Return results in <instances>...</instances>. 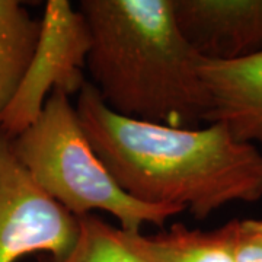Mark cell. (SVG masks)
I'll return each mask as SVG.
<instances>
[{
  "instance_id": "cell-8",
  "label": "cell",
  "mask_w": 262,
  "mask_h": 262,
  "mask_svg": "<svg viewBox=\"0 0 262 262\" xmlns=\"http://www.w3.org/2000/svg\"><path fill=\"white\" fill-rule=\"evenodd\" d=\"M124 239L149 262H234L233 223L214 230L175 223L166 232H124Z\"/></svg>"
},
{
  "instance_id": "cell-7",
  "label": "cell",
  "mask_w": 262,
  "mask_h": 262,
  "mask_svg": "<svg viewBox=\"0 0 262 262\" xmlns=\"http://www.w3.org/2000/svg\"><path fill=\"white\" fill-rule=\"evenodd\" d=\"M200 76L208 96V124H223L237 140L262 150V50L234 61H207Z\"/></svg>"
},
{
  "instance_id": "cell-10",
  "label": "cell",
  "mask_w": 262,
  "mask_h": 262,
  "mask_svg": "<svg viewBox=\"0 0 262 262\" xmlns=\"http://www.w3.org/2000/svg\"><path fill=\"white\" fill-rule=\"evenodd\" d=\"M34 262H149L125 242L120 227L101 217H79V234L73 248L61 256L38 255Z\"/></svg>"
},
{
  "instance_id": "cell-4",
  "label": "cell",
  "mask_w": 262,
  "mask_h": 262,
  "mask_svg": "<svg viewBox=\"0 0 262 262\" xmlns=\"http://www.w3.org/2000/svg\"><path fill=\"white\" fill-rule=\"evenodd\" d=\"M91 31L69 0H48L39 19L37 46L9 106L0 118V134L15 139L42 113L54 91L79 95L88 83L86 61Z\"/></svg>"
},
{
  "instance_id": "cell-5",
  "label": "cell",
  "mask_w": 262,
  "mask_h": 262,
  "mask_svg": "<svg viewBox=\"0 0 262 262\" xmlns=\"http://www.w3.org/2000/svg\"><path fill=\"white\" fill-rule=\"evenodd\" d=\"M79 219L38 187L0 134V262L61 256L76 244Z\"/></svg>"
},
{
  "instance_id": "cell-1",
  "label": "cell",
  "mask_w": 262,
  "mask_h": 262,
  "mask_svg": "<svg viewBox=\"0 0 262 262\" xmlns=\"http://www.w3.org/2000/svg\"><path fill=\"white\" fill-rule=\"evenodd\" d=\"M75 108L118 185L143 204L188 210L204 220L230 203L262 198V150L223 124L177 128L127 118L110 110L89 80Z\"/></svg>"
},
{
  "instance_id": "cell-6",
  "label": "cell",
  "mask_w": 262,
  "mask_h": 262,
  "mask_svg": "<svg viewBox=\"0 0 262 262\" xmlns=\"http://www.w3.org/2000/svg\"><path fill=\"white\" fill-rule=\"evenodd\" d=\"M181 34L207 61H234L262 50V0H172Z\"/></svg>"
},
{
  "instance_id": "cell-3",
  "label": "cell",
  "mask_w": 262,
  "mask_h": 262,
  "mask_svg": "<svg viewBox=\"0 0 262 262\" xmlns=\"http://www.w3.org/2000/svg\"><path fill=\"white\" fill-rule=\"evenodd\" d=\"M9 140L38 187L77 219L99 210L114 215L124 232H140L144 225L163 227L182 213L143 204L118 185L86 137L70 96L61 91L50 95L37 120Z\"/></svg>"
},
{
  "instance_id": "cell-2",
  "label": "cell",
  "mask_w": 262,
  "mask_h": 262,
  "mask_svg": "<svg viewBox=\"0 0 262 262\" xmlns=\"http://www.w3.org/2000/svg\"><path fill=\"white\" fill-rule=\"evenodd\" d=\"M89 83L110 110L177 128L207 124L203 58L181 34L172 0H82Z\"/></svg>"
},
{
  "instance_id": "cell-11",
  "label": "cell",
  "mask_w": 262,
  "mask_h": 262,
  "mask_svg": "<svg viewBox=\"0 0 262 262\" xmlns=\"http://www.w3.org/2000/svg\"><path fill=\"white\" fill-rule=\"evenodd\" d=\"M234 262H262V219L232 220Z\"/></svg>"
},
{
  "instance_id": "cell-9",
  "label": "cell",
  "mask_w": 262,
  "mask_h": 262,
  "mask_svg": "<svg viewBox=\"0 0 262 262\" xmlns=\"http://www.w3.org/2000/svg\"><path fill=\"white\" fill-rule=\"evenodd\" d=\"M39 20L16 0H0V118L18 91L37 46Z\"/></svg>"
}]
</instances>
